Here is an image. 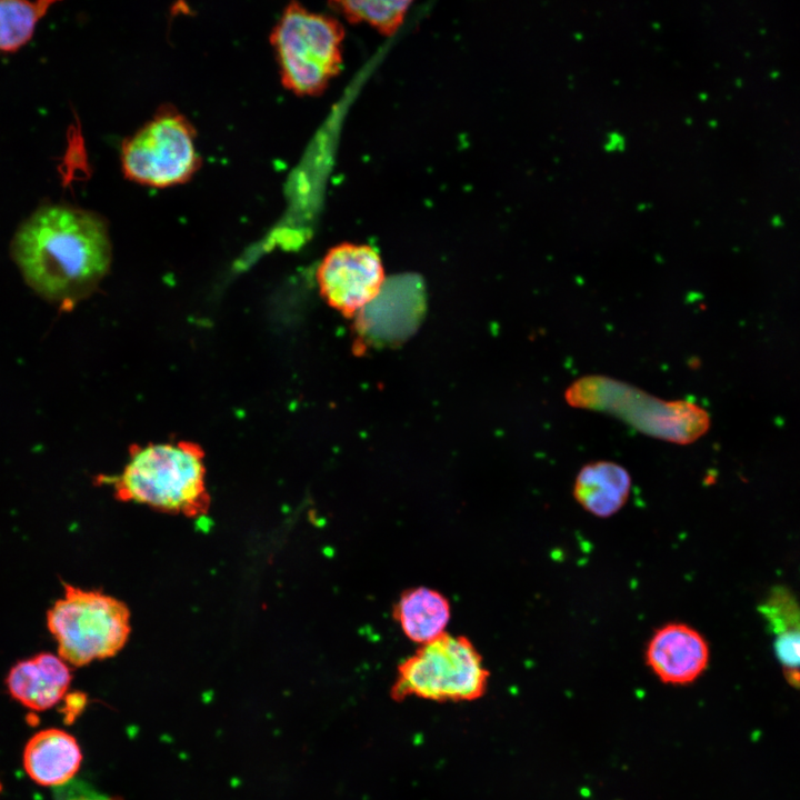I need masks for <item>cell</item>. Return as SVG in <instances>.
<instances>
[{
  "mask_svg": "<svg viewBox=\"0 0 800 800\" xmlns=\"http://www.w3.org/2000/svg\"><path fill=\"white\" fill-rule=\"evenodd\" d=\"M9 248L26 283L62 309H71L93 292L112 259L104 220L62 203L37 208L19 224Z\"/></svg>",
  "mask_w": 800,
  "mask_h": 800,
  "instance_id": "cell-1",
  "label": "cell"
},
{
  "mask_svg": "<svg viewBox=\"0 0 800 800\" xmlns=\"http://www.w3.org/2000/svg\"><path fill=\"white\" fill-rule=\"evenodd\" d=\"M204 452L190 441L133 444L120 474L100 477L123 502L148 506L189 518L203 516L210 507Z\"/></svg>",
  "mask_w": 800,
  "mask_h": 800,
  "instance_id": "cell-2",
  "label": "cell"
},
{
  "mask_svg": "<svg viewBox=\"0 0 800 800\" xmlns=\"http://www.w3.org/2000/svg\"><path fill=\"white\" fill-rule=\"evenodd\" d=\"M343 38L333 17L287 6L270 34L283 87L298 96L321 93L340 71Z\"/></svg>",
  "mask_w": 800,
  "mask_h": 800,
  "instance_id": "cell-3",
  "label": "cell"
},
{
  "mask_svg": "<svg viewBox=\"0 0 800 800\" xmlns=\"http://www.w3.org/2000/svg\"><path fill=\"white\" fill-rule=\"evenodd\" d=\"M63 597L47 612V627L67 663L82 667L116 656L131 631L127 604L99 590L64 583Z\"/></svg>",
  "mask_w": 800,
  "mask_h": 800,
  "instance_id": "cell-4",
  "label": "cell"
},
{
  "mask_svg": "<svg viewBox=\"0 0 800 800\" xmlns=\"http://www.w3.org/2000/svg\"><path fill=\"white\" fill-rule=\"evenodd\" d=\"M488 680L489 671L472 641L447 632L400 662L391 694L397 700L473 701L484 694Z\"/></svg>",
  "mask_w": 800,
  "mask_h": 800,
  "instance_id": "cell-5",
  "label": "cell"
},
{
  "mask_svg": "<svg viewBox=\"0 0 800 800\" xmlns=\"http://www.w3.org/2000/svg\"><path fill=\"white\" fill-rule=\"evenodd\" d=\"M124 177L151 188H168L189 181L201 166L196 130L173 108H161L121 146Z\"/></svg>",
  "mask_w": 800,
  "mask_h": 800,
  "instance_id": "cell-6",
  "label": "cell"
},
{
  "mask_svg": "<svg viewBox=\"0 0 800 800\" xmlns=\"http://www.w3.org/2000/svg\"><path fill=\"white\" fill-rule=\"evenodd\" d=\"M383 267L370 246L340 243L322 259L317 280L324 300L342 314L362 311L381 291Z\"/></svg>",
  "mask_w": 800,
  "mask_h": 800,
  "instance_id": "cell-7",
  "label": "cell"
},
{
  "mask_svg": "<svg viewBox=\"0 0 800 800\" xmlns=\"http://www.w3.org/2000/svg\"><path fill=\"white\" fill-rule=\"evenodd\" d=\"M710 652L703 636L680 622L663 624L650 637L644 659L652 673L663 683L686 686L707 669Z\"/></svg>",
  "mask_w": 800,
  "mask_h": 800,
  "instance_id": "cell-8",
  "label": "cell"
},
{
  "mask_svg": "<svg viewBox=\"0 0 800 800\" xmlns=\"http://www.w3.org/2000/svg\"><path fill=\"white\" fill-rule=\"evenodd\" d=\"M68 663L59 656L41 652L18 661L6 684L11 697L24 707L43 711L64 697L71 682Z\"/></svg>",
  "mask_w": 800,
  "mask_h": 800,
  "instance_id": "cell-9",
  "label": "cell"
},
{
  "mask_svg": "<svg viewBox=\"0 0 800 800\" xmlns=\"http://www.w3.org/2000/svg\"><path fill=\"white\" fill-rule=\"evenodd\" d=\"M82 760L81 749L70 733L50 728L33 734L23 751L27 774L41 786H61L73 778Z\"/></svg>",
  "mask_w": 800,
  "mask_h": 800,
  "instance_id": "cell-10",
  "label": "cell"
},
{
  "mask_svg": "<svg viewBox=\"0 0 800 800\" xmlns=\"http://www.w3.org/2000/svg\"><path fill=\"white\" fill-rule=\"evenodd\" d=\"M392 616L406 638L422 646L447 633L451 604L433 588L412 587L400 594Z\"/></svg>",
  "mask_w": 800,
  "mask_h": 800,
  "instance_id": "cell-11",
  "label": "cell"
},
{
  "mask_svg": "<svg viewBox=\"0 0 800 800\" xmlns=\"http://www.w3.org/2000/svg\"><path fill=\"white\" fill-rule=\"evenodd\" d=\"M631 477L620 464L596 461L583 466L573 483V497L588 513L608 518L628 501Z\"/></svg>",
  "mask_w": 800,
  "mask_h": 800,
  "instance_id": "cell-12",
  "label": "cell"
},
{
  "mask_svg": "<svg viewBox=\"0 0 800 800\" xmlns=\"http://www.w3.org/2000/svg\"><path fill=\"white\" fill-rule=\"evenodd\" d=\"M776 634L774 651L790 684L800 688V607L792 597H778L760 609Z\"/></svg>",
  "mask_w": 800,
  "mask_h": 800,
  "instance_id": "cell-13",
  "label": "cell"
},
{
  "mask_svg": "<svg viewBox=\"0 0 800 800\" xmlns=\"http://www.w3.org/2000/svg\"><path fill=\"white\" fill-rule=\"evenodd\" d=\"M54 1L0 0V52L20 50L33 37Z\"/></svg>",
  "mask_w": 800,
  "mask_h": 800,
  "instance_id": "cell-14",
  "label": "cell"
},
{
  "mask_svg": "<svg viewBox=\"0 0 800 800\" xmlns=\"http://www.w3.org/2000/svg\"><path fill=\"white\" fill-rule=\"evenodd\" d=\"M333 4L351 22H366L384 34H392L402 23L410 1H336Z\"/></svg>",
  "mask_w": 800,
  "mask_h": 800,
  "instance_id": "cell-15",
  "label": "cell"
},
{
  "mask_svg": "<svg viewBox=\"0 0 800 800\" xmlns=\"http://www.w3.org/2000/svg\"><path fill=\"white\" fill-rule=\"evenodd\" d=\"M63 800H120L117 798L108 797L106 794L98 793L93 790L78 791Z\"/></svg>",
  "mask_w": 800,
  "mask_h": 800,
  "instance_id": "cell-16",
  "label": "cell"
},
{
  "mask_svg": "<svg viewBox=\"0 0 800 800\" xmlns=\"http://www.w3.org/2000/svg\"><path fill=\"white\" fill-rule=\"evenodd\" d=\"M0 790H1V783H0Z\"/></svg>",
  "mask_w": 800,
  "mask_h": 800,
  "instance_id": "cell-17",
  "label": "cell"
}]
</instances>
